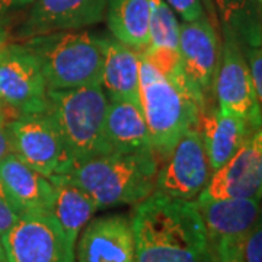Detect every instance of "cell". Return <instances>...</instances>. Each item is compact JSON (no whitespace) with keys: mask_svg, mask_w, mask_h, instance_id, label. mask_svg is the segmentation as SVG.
Listing matches in <instances>:
<instances>
[{"mask_svg":"<svg viewBox=\"0 0 262 262\" xmlns=\"http://www.w3.org/2000/svg\"><path fill=\"white\" fill-rule=\"evenodd\" d=\"M219 67L214 79V96L219 110L234 114L253 131L262 128V110L253 91L249 66L241 41L233 32L223 29Z\"/></svg>","mask_w":262,"mask_h":262,"instance_id":"52a82bcc","label":"cell"},{"mask_svg":"<svg viewBox=\"0 0 262 262\" xmlns=\"http://www.w3.org/2000/svg\"><path fill=\"white\" fill-rule=\"evenodd\" d=\"M203 2V6H204V10H206L207 16L210 18V20L213 22V25H217V13H215V8L213 0H201Z\"/></svg>","mask_w":262,"mask_h":262,"instance_id":"1f68e13d","label":"cell"},{"mask_svg":"<svg viewBox=\"0 0 262 262\" xmlns=\"http://www.w3.org/2000/svg\"><path fill=\"white\" fill-rule=\"evenodd\" d=\"M108 0H34L22 37L31 38L57 31H75L101 22Z\"/></svg>","mask_w":262,"mask_h":262,"instance_id":"9a60e30c","label":"cell"},{"mask_svg":"<svg viewBox=\"0 0 262 262\" xmlns=\"http://www.w3.org/2000/svg\"><path fill=\"white\" fill-rule=\"evenodd\" d=\"M244 262H262V210L244 248Z\"/></svg>","mask_w":262,"mask_h":262,"instance_id":"4316f807","label":"cell"},{"mask_svg":"<svg viewBox=\"0 0 262 262\" xmlns=\"http://www.w3.org/2000/svg\"><path fill=\"white\" fill-rule=\"evenodd\" d=\"M213 3L223 29L233 32L239 41L245 39L249 46L255 25V0H213Z\"/></svg>","mask_w":262,"mask_h":262,"instance_id":"603a6c76","label":"cell"},{"mask_svg":"<svg viewBox=\"0 0 262 262\" xmlns=\"http://www.w3.org/2000/svg\"><path fill=\"white\" fill-rule=\"evenodd\" d=\"M261 192H262V188H261Z\"/></svg>","mask_w":262,"mask_h":262,"instance_id":"d590c367","label":"cell"},{"mask_svg":"<svg viewBox=\"0 0 262 262\" xmlns=\"http://www.w3.org/2000/svg\"><path fill=\"white\" fill-rule=\"evenodd\" d=\"M102 50V83L110 101H139L140 53L117 38L99 37Z\"/></svg>","mask_w":262,"mask_h":262,"instance_id":"e0dca14e","label":"cell"},{"mask_svg":"<svg viewBox=\"0 0 262 262\" xmlns=\"http://www.w3.org/2000/svg\"><path fill=\"white\" fill-rule=\"evenodd\" d=\"M206 227L211 253L244 248L262 210V198L194 200Z\"/></svg>","mask_w":262,"mask_h":262,"instance_id":"7c38bea8","label":"cell"},{"mask_svg":"<svg viewBox=\"0 0 262 262\" xmlns=\"http://www.w3.org/2000/svg\"><path fill=\"white\" fill-rule=\"evenodd\" d=\"M262 128L253 133L242 147L211 173L195 200L262 198Z\"/></svg>","mask_w":262,"mask_h":262,"instance_id":"4fadbf2b","label":"cell"},{"mask_svg":"<svg viewBox=\"0 0 262 262\" xmlns=\"http://www.w3.org/2000/svg\"><path fill=\"white\" fill-rule=\"evenodd\" d=\"M48 179L53 182L56 192L53 215L70 244L76 245L80 232L89 223L95 211H98V206L89 194L64 175H54Z\"/></svg>","mask_w":262,"mask_h":262,"instance_id":"ffe728a7","label":"cell"},{"mask_svg":"<svg viewBox=\"0 0 262 262\" xmlns=\"http://www.w3.org/2000/svg\"><path fill=\"white\" fill-rule=\"evenodd\" d=\"M6 44V32H5V29L0 27V48L3 47Z\"/></svg>","mask_w":262,"mask_h":262,"instance_id":"836d02e7","label":"cell"},{"mask_svg":"<svg viewBox=\"0 0 262 262\" xmlns=\"http://www.w3.org/2000/svg\"><path fill=\"white\" fill-rule=\"evenodd\" d=\"M37 56L48 91H67L102 80L99 37L75 29L27 38Z\"/></svg>","mask_w":262,"mask_h":262,"instance_id":"5b68a950","label":"cell"},{"mask_svg":"<svg viewBox=\"0 0 262 262\" xmlns=\"http://www.w3.org/2000/svg\"><path fill=\"white\" fill-rule=\"evenodd\" d=\"M108 103L110 99L102 83L67 91H48L46 111L61 137L69 168L113 153L106 139Z\"/></svg>","mask_w":262,"mask_h":262,"instance_id":"277c9868","label":"cell"},{"mask_svg":"<svg viewBox=\"0 0 262 262\" xmlns=\"http://www.w3.org/2000/svg\"><path fill=\"white\" fill-rule=\"evenodd\" d=\"M211 173L201 133L198 127L189 128L162 162L155 192L194 201L206 188Z\"/></svg>","mask_w":262,"mask_h":262,"instance_id":"30bf717a","label":"cell"},{"mask_svg":"<svg viewBox=\"0 0 262 262\" xmlns=\"http://www.w3.org/2000/svg\"><path fill=\"white\" fill-rule=\"evenodd\" d=\"M106 139L111 150L117 153L153 150L140 101H110Z\"/></svg>","mask_w":262,"mask_h":262,"instance_id":"d6986e66","label":"cell"},{"mask_svg":"<svg viewBox=\"0 0 262 262\" xmlns=\"http://www.w3.org/2000/svg\"><path fill=\"white\" fill-rule=\"evenodd\" d=\"M255 3H262V0H255Z\"/></svg>","mask_w":262,"mask_h":262,"instance_id":"e575fe53","label":"cell"},{"mask_svg":"<svg viewBox=\"0 0 262 262\" xmlns=\"http://www.w3.org/2000/svg\"><path fill=\"white\" fill-rule=\"evenodd\" d=\"M2 244L9 262H76L75 245L53 214L20 215Z\"/></svg>","mask_w":262,"mask_h":262,"instance_id":"9c48e42d","label":"cell"},{"mask_svg":"<svg viewBox=\"0 0 262 262\" xmlns=\"http://www.w3.org/2000/svg\"><path fill=\"white\" fill-rule=\"evenodd\" d=\"M8 122L3 113V105L0 103V162L12 155V143H10Z\"/></svg>","mask_w":262,"mask_h":262,"instance_id":"83f0119b","label":"cell"},{"mask_svg":"<svg viewBox=\"0 0 262 262\" xmlns=\"http://www.w3.org/2000/svg\"><path fill=\"white\" fill-rule=\"evenodd\" d=\"M134 262H210L206 227L195 201L153 192L131 215Z\"/></svg>","mask_w":262,"mask_h":262,"instance_id":"6da1fadb","label":"cell"},{"mask_svg":"<svg viewBox=\"0 0 262 262\" xmlns=\"http://www.w3.org/2000/svg\"><path fill=\"white\" fill-rule=\"evenodd\" d=\"M0 262H9L8 261V256H6V252H5L3 244H2V239H0Z\"/></svg>","mask_w":262,"mask_h":262,"instance_id":"d6a6232c","label":"cell"},{"mask_svg":"<svg viewBox=\"0 0 262 262\" xmlns=\"http://www.w3.org/2000/svg\"><path fill=\"white\" fill-rule=\"evenodd\" d=\"M184 22H192L206 16V10L201 0H165Z\"/></svg>","mask_w":262,"mask_h":262,"instance_id":"484cf974","label":"cell"},{"mask_svg":"<svg viewBox=\"0 0 262 262\" xmlns=\"http://www.w3.org/2000/svg\"><path fill=\"white\" fill-rule=\"evenodd\" d=\"M0 181L19 215L53 214L54 185L13 153L0 162Z\"/></svg>","mask_w":262,"mask_h":262,"instance_id":"2e32d148","label":"cell"},{"mask_svg":"<svg viewBox=\"0 0 262 262\" xmlns=\"http://www.w3.org/2000/svg\"><path fill=\"white\" fill-rule=\"evenodd\" d=\"M12 153L44 177L63 175L69 162L56 124L47 111L22 114L8 122Z\"/></svg>","mask_w":262,"mask_h":262,"instance_id":"ba28073f","label":"cell"},{"mask_svg":"<svg viewBox=\"0 0 262 262\" xmlns=\"http://www.w3.org/2000/svg\"><path fill=\"white\" fill-rule=\"evenodd\" d=\"M244 248H230L211 253L210 262H244Z\"/></svg>","mask_w":262,"mask_h":262,"instance_id":"f1b7e54d","label":"cell"},{"mask_svg":"<svg viewBox=\"0 0 262 262\" xmlns=\"http://www.w3.org/2000/svg\"><path fill=\"white\" fill-rule=\"evenodd\" d=\"M19 217L20 215L18 210L10 201L9 195L0 181V239L13 227V225L19 220Z\"/></svg>","mask_w":262,"mask_h":262,"instance_id":"d4e9b609","label":"cell"},{"mask_svg":"<svg viewBox=\"0 0 262 262\" xmlns=\"http://www.w3.org/2000/svg\"><path fill=\"white\" fill-rule=\"evenodd\" d=\"M139 101L147 124L150 143L162 162L189 128L198 127L201 103L187 77L172 79L160 73L140 53Z\"/></svg>","mask_w":262,"mask_h":262,"instance_id":"3957f363","label":"cell"},{"mask_svg":"<svg viewBox=\"0 0 262 262\" xmlns=\"http://www.w3.org/2000/svg\"><path fill=\"white\" fill-rule=\"evenodd\" d=\"M248 47H262V3H256L252 39Z\"/></svg>","mask_w":262,"mask_h":262,"instance_id":"f546056e","label":"cell"},{"mask_svg":"<svg viewBox=\"0 0 262 262\" xmlns=\"http://www.w3.org/2000/svg\"><path fill=\"white\" fill-rule=\"evenodd\" d=\"M76 242L77 262H134V232L127 215H102L89 220Z\"/></svg>","mask_w":262,"mask_h":262,"instance_id":"5bb4252c","label":"cell"},{"mask_svg":"<svg viewBox=\"0 0 262 262\" xmlns=\"http://www.w3.org/2000/svg\"><path fill=\"white\" fill-rule=\"evenodd\" d=\"M198 130L204 141L211 172L222 168L253 133L249 124L234 114L210 108L200 115Z\"/></svg>","mask_w":262,"mask_h":262,"instance_id":"ac0fdd59","label":"cell"},{"mask_svg":"<svg viewBox=\"0 0 262 262\" xmlns=\"http://www.w3.org/2000/svg\"><path fill=\"white\" fill-rule=\"evenodd\" d=\"M151 0H108L106 24L114 38L136 51L149 46Z\"/></svg>","mask_w":262,"mask_h":262,"instance_id":"44dd1931","label":"cell"},{"mask_svg":"<svg viewBox=\"0 0 262 262\" xmlns=\"http://www.w3.org/2000/svg\"><path fill=\"white\" fill-rule=\"evenodd\" d=\"M160 159L153 150L108 153L70 166L63 173L83 189L98 210L136 206L155 192Z\"/></svg>","mask_w":262,"mask_h":262,"instance_id":"7a4b0ae2","label":"cell"},{"mask_svg":"<svg viewBox=\"0 0 262 262\" xmlns=\"http://www.w3.org/2000/svg\"><path fill=\"white\" fill-rule=\"evenodd\" d=\"M220 39L208 16L182 22L179 31V54L184 75L194 89L203 113L210 110L214 95L215 72L220 58Z\"/></svg>","mask_w":262,"mask_h":262,"instance_id":"8fae6325","label":"cell"},{"mask_svg":"<svg viewBox=\"0 0 262 262\" xmlns=\"http://www.w3.org/2000/svg\"><path fill=\"white\" fill-rule=\"evenodd\" d=\"M181 24L177 13L165 0H151L149 46L146 50L179 53Z\"/></svg>","mask_w":262,"mask_h":262,"instance_id":"7402d4cb","label":"cell"},{"mask_svg":"<svg viewBox=\"0 0 262 262\" xmlns=\"http://www.w3.org/2000/svg\"><path fill=\"white\" fill-rule=\"evenodd\" d=\"M34 0H0V16L32 5Z\"/></svg>","mask_w":262,"mask_h":262,"instance_id":"4dcf8cb0","label":"cell"},{"mask_svg":"<svg viewBox=\"0 0 262 262\" xmlns=\"http://www.w3.org/2000/svg\"><path fill=\"white\" fill-rule=\"evenodd\" d=\"M0 103L16 115L47 110V83L37 56L25 42L0 48Z\"/></svg>","mask_w":262,"mask_h":262,"instance_id":"8992f818","label":"cell"},{"mask_svg":"<svg viewBox=\"0 0 262 262\" xmlns=\"http://www.w3.org/2000/svg\"><path fill=\"white\" fill-rule=\"evenodd\" d=\"M244 53L249 66L253 91L262 110V47H248Z\"/></svg>","mask_w":262,"mask_h":262,"instance_id":"cb8c5ba5","label":"cell"}]
</instances>
